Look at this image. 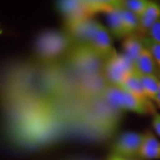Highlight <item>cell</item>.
I'll return each instance as SVG.
<instances>
[{"mask_svg":"<svg viewBox=\"0 0 160 160\" xmlns=\"http://www.w3.org/2000/svg\"><path fill=\"white\" fill-rule=\"evenodd\" d=\"M102 97L105 101L117 110H125L139 114H147L150 112L155 113L154 108L146 105L134 95L120 86L108 83L104 90Z\"/></svg>","mask_w":160,"mask_h":160,"instance_id":"1","label":"cell"},{"mask_svg":"<svg viewBox=\"0 0 160 160\" xmlns=\"http://www.w3.org/2000/svg\"><path fill=\"white\" fill-rule=\"evenodd\" d=\"M70 36L60 32H46L37 40L36 50L40 57L52 59L63 55L71 45Z\"/></svg>","mask_w":160,"mask_h":160,"instance_id":"2","label":"cell"},{"mask_svg":"<svg viewBox=\"0 0 160 160\" xmlns=\"http://www.w3.org/2000/svg\"><path fill=\"white\" fill-rule=\"evenodd\" d=\"M70 61L75 68L87 75L102 72L105 61L93 51L91 45H77L71 53Z\"/></svg>","mask_w":160,"mask_h":160,"instance_id":"3","label":"cell"},{"mask_svg":"<svg viewBox=\"0 0 160 160\" xmlns=\"http://www.w3.org/2000/svg\"><path fill=\"white\" fill-rule=\"evenodd\" d=\"M134 70V63L131 59L124 53H117L105 60L102 73L108 83L119 86Z\"/></svg>","mask_w":160,"mask_h":160,"instance_id":"4","label":"cell"},{"mask_svg":"<svg viewBox=\"0 0 160 160\" xmlns=\"http://www.w3.org/2000/svg\"><path fill=\"white\" fill-rule=\"evenodd\" d=\"M144 134L128 131L122 133L112 146V154L131 159L137 157L142 144Z\"/></svg>","mask_w":160,"mask_h":160,"instance_id":"5","label":"cell"},{"mask_svg":"<svg viewBox=\"0 0 160 160\" xmlns=\"http://www.w3.org/2000/svg\"><path fill=\"white\" fill-rule=\"evenodd\" d=\"M99 24L95 20L87 19L68 25L70 37L77 45H91Z\"/></svg>","mask_w":160,"mask_h":160,"instance_id":"6","label":"cell"},{"mask_svg":"<svg viewBox=\"0 0 160 160\" xmlns=\"http://www.w3.org/2000/svg\"><path fill=\"white\" fill-rule=\"evenodd\" d=\"M91 47L104 61L117 53L113 45L111 33L105 26L99 24Z\"/></svg>","mask_w":160,"mask_h":160,"instance_id":"7","label":"cell"},{"mask_svg":"<svg viewBox=\"0 0 160 160\" xmlns=\"http://www.w3.org/2000/svg\"><path fill=\"white\" fill-rule=\"evenodd\" d=\"M135 71L140 74L156 76L160 79V70L156 64L151 52L145 47L134 62Z\"/></svg>","mask_w":160,"mask_h":160,"instance_id":"8","label":"cell"},{"mask_svg":"<svg viewBox=\"0 0 160 160\" xmlns=\"http://www.w3.org/2000/svg\"><path fill=\"white\" fill-rule=\"evenodd\" d=\"M160 18V5L154 2H151L145 13L139 19V28L137 33L141 37H146L149 30Z\"/></svg>","mask_w":160,"mask_h":160,"instance_id":"9","label":"cell"},{"mask_svg":"<svg viewBox=\"0 0 160 160\" xmlns=\"http://www.w3.org/2000/svg\"><path fill=\"white\" fill-rule=\"evenodd\" d=\"M137 157L147 159H160V141L151 132L144 134V139Z\"/></svg>","mask_w":160,"mask_h":160,"instance_id":"10","label":"cell"},{"mask_svg":"<svg viewBox=\"0 0 160 160\" xmlns=\"http://www.w3.org/2000/svg\"><path fill=\"white\" fill-rule=\"evenodd\" d=\"M119 6L120 2H118L115 7L105 12L110 33L117 39H124L126 37Z\"/></svg>","mask_w":160,"mask_h":160,"instance_id":"11","label":"cell"},{"mask_svg":"<svg viewBox=\"0 0 160 160\" xmlns=\"http://www.w3.org/2000/svg\"><path fill=\"white\" fill-rule=\"evenodd\" d=\"M119 86L130 92L133 95H134L136 97H137L138 99H139L143 102H145L146 105H148L151 108H154L153 107V102L150 101L147 97H146L145 92H144L142 85L141 82H140L139 76H138L135 70Z\"/></svg>","mask_w":160,"mask_h":160,"instance_id":"12","label":"cell"},{"mask_svg":"<svg viewBox=\"0 0 160 160\" xmlns=\"http://www.w3.org/2000/svg\"><path fill=\"white\" fill-rule=\"evenodd\" d=\"M124 54L131 59L133 63L142 51L145 45L142 41V37L137 33L128 35L124 38L122 43Z\"/></svg>","mask_w":160,"mask_h":160,"instance_id":"13","label":"cell"},{"mask_svg":"<svg viewBox=\"0 0 160 160\" xmlns=\"http://www.w3.org/2000/svg\"><path fill=\"white\" fill-rule=\"evenodd\" d=\"M137 74L139 77L146 97L152 102H156L157 104L159 78L156 76L143 75L140 74L139 73H137Z\"/></svg>","mask_w":160,"mask_h":160,"instance_id":"14","label":"cell"},{"mask_svg":"<svg viewBox=\"0 0 160 160\" xmlns=\"http://www.w3.org/2000/svg\"><path fill=\"white\" fill-rule=\"evenodd\" d=\"M119 8L126 37L133 34V33H136L137 32L138 28H139V18L133 14V13H131V11H128L127 9L122 7L121 5H120Z\"/></svg>","mask_w":160,"mask_h":160,"instance_id":"15","label":"cell"},{"mask_svg":"<svg viewBox=\"0 0 160 160\" xmlns=\"http://www.w3.org/2000/svg\"><path fill=\"white\" fill-rule=\"evenodd\" d=\"M150 2L151 1L147 0H127L120 2V5L124 8L133 13L139 19L145 13Z\"/></svg>","mask_w":160,"mask_h":160,"instance_id":"16","label":"cell"},{"mask_svg":"<svg viewBox=\"0 0 160 160\" xmlns=\"http://www.w3.org/2000/svg\"><path fill=\"white\" fill-rule=\"evenodd\" d=\"M142 41L145 47L151 52L156 64L160 70V43L156 42L148 37H142Z\"/></svg>","mask_w":160,"mask_h":160,"instance_id":"17","label":"cell"},{"mask_svg":"<svg viewBox=\"0 0 160 160\" xmlns=\"http://www.w3.org/2000/svg\"><path fill=\"white\" fill-rule=\"evenodd\" d=\"M146 37H149L156 42L160 43V18L151 28Z\"/></svg>","mask_w":160,"mask_h":160,"instance_id":"18","label":"cell"},{"mask_svg":"<svg viewBox=\"0 0 160 160\" xmlns=\"http://www.w3.org/2000/svg\"><path fill=\"white\" fill-rule=\"evenodd\" d=\"M153 128L157 133L160 137V113L155 112L153 114V119H152Z\"/></svg>","mask_w":160,"mask_h":160,"instance_id":"19","label":"cell"},{"mask_svg":"<svg viewBox=\"0 0 160 160\" xmlns=\"http://www.w3.org/2000/svg\"><path fill=\"white\" fill-rule=\"evenodd\" d=\"M108 160H131V159H125V158L119 157V156H117V155H114V154H111L108 157Z\"/></svg>","mask_w":160,"mask_h":160,"instance_id":"20","label":"cell"},{"mask_svg":"<svg viewBox=\"0 0 160 160\" xmlns=\"http://www.w3.org/2000/svg\"><path fill=\"white\" fill-rule=\"evenodd\" d=\"M157 105L160 107V79H159V91H158V102Z\"/></svg>","mask_w":160,"mask_h":160,"instance_id":"21","label":"cell"},{"mask_svg":"<svg viewBox=\"0 0 160 160\" xmlns=\"http://www.w3.org/2000/svg\"><path fill=\"white\" fill-rule=\"evenodd\" d=\"M2 33V31H1V30H0V33Z\"/></svg>","mask_w":160,"mask_h":160,"instance_id":"22","label":"cell"}]
</instances>
